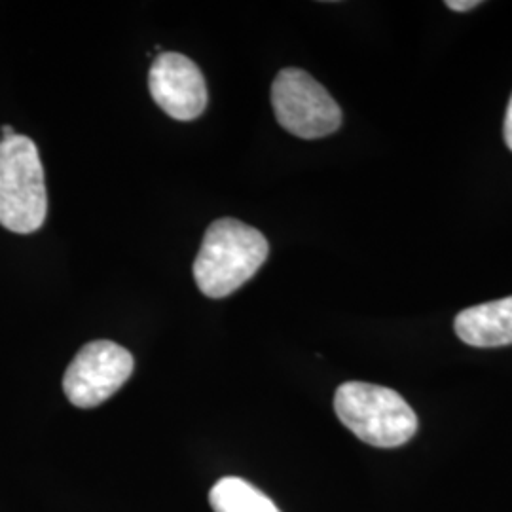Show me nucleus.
I'll return each instance as SVG.
<instances>
[{"mask_svg":"<svg viewBox=\"0 0 512 512\" xmlns=\"http://www.w3.org/2000/svg\"><path fill=\"white\" fill-rule=\"evenodd\" d=\"M14 135H16V131H14L12 126H2V137H4V139H10V137H14Z\"/></svg>","mask_w":512,"mask_h":512,"instance_id":"nucleus-11","label":"nucleus"},{"mask_svg":"<svg viewBox=\"0 0 512 512\" xmlns=\"http://www.w3.org/2000/svg\"><path fill=\"white\" fill-rule=\"evenodd\" d=\"M148 90L156 105L175 120L190 122L207 107V86L202 69L183 54L158 55L148 73Z\"/></svg>","mask_w":512,"mask_h":512,"instance_id":"nucleus-6","label":"nucleus"},{"mask_svg":"<svg viewBox=\"0 0 512 512\" xmlns=\"http://www.w3.org/2000/svg\"><path fill=\"white\" fill-rule=\"evenodd\" d=\"M454 329L461 342L473 348L512 344V296L459 311Z\"/></svg>","mask_w":512,"mask_h":512,"instance_id":"nucleus-7","label":"nucleus"},{"mask_svg":"<svg viewBox=\"0 0 512 512\" xmlns=\"http://www.w3.org/2000/svg\"><path fill=\"white\" fill-rule=\"evenodd\" d=\"M270 255L266 236L238 219L215 220L203 236L194 260V279L209 298L236 293Z\"/></svg>","mask_w":512,"mask_h":512,"instance_id":"nucleus-1","label":"nucleus"},{"mask_svg":"<svg viewBox=\"0 0 512 512\" xmlns=\"http://www.w3.org/2000/svg\"><path fill=\"white\" fill-rule=\"evenodd\" d=\"M446 6L454 12H469L476 6H480V0H448Z\"/></svg>","mask_w":512,"mask_h":512,"instance_id":"nucleus-9","label":"nucleus"},{"mask_svg":"<svg viewBox=\"0 0 512 512\" xmlns=\"http://www.w3.org/2000/svg\"><path fill=\"white\" fill-rule=\"evenodd\" d=\"M133 365L128 349L110 340H95L80 349L65 370L63 391L74 406L95 408L128 382Z\"/></svg>","mask_w":512,"mask_h":512,"instance_id":"nucleus-5","label":"nucleus"},{"mask_svg":"<svg viewBox=\"0 0 512 512\" xmlns=\"http://www.w3.org/2000/svg\"><path fill=\"white\" fill-rule=\"evenodd\" d=\"M503 135H505V143L507 147L512 150V95L507 107V114H505V126H503Z\"/></svg>","mask_w":512,"mask_h":512,"instance_id":"nucleus-10","label":"nucleus"},{"mask_svg":"<svg viewBox=\"0 0 512 512\" xmlns=\"http://www.w3.org/2000/svg\"><path fill=\"white\" fill-rule=\"evenodd\" d=\"M209 503L215 512H281L268 495L238 476L220 478L209 492Z\"/></svg>","mask_w":512,"mask_h":512,"instance_id":"nucleus-8","label":"nucleus"},{"mask_svg":"<svg viewBox=\"0 0 512 512\" xmlns=\"http://www.w3.org/2000/svg\"><path fill=\"white\" fill-rule=\"evenodd\" d=\"M48 215L44 167L31 137L0 141V224L14 234H33Z\"/></svg>","mask_w":512,"mask_h":512,"instance_id":"nucleus-3","label":"nucleus"},{"mask_svg":"<svg viewBox=\"0 0 512 512\" xmlns=\"http://www.w3.org/2000/svg\"><path fill=\"white\" fill-rule=\"evenodd\" d=\"M334 410L349 431L370 446L397 448L418 431V416L403 397L382 385L346 382L336 389Z\"/></svg>","mask_w":512,"mask_h":512,"instance_id":"nucleus-2","label":"nucleus"},{"mask_svg":"<svg viewBox=\"0 0 512 512\" xmlns=\"http://www.w3.org/2000/svg\"><path fill=\"white\" fill-rule=\"evenodd\" d=\"M272 107L279 126L300 139H321L342 126V109L311 74L283 69L272 84Z\"/></svg>","mask_w":512,"mask_h":512,"instance_id":"nucleus-4","label":"nucleus"}]
</instances>
